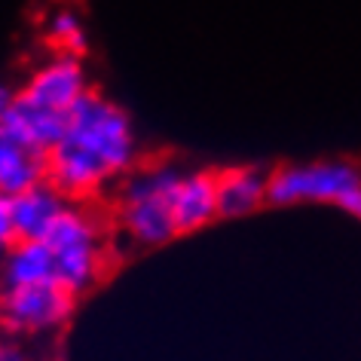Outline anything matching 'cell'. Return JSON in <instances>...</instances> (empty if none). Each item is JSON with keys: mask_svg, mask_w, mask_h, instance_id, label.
<instances>
[{"mask_svg": "<svg viewBox=\"0 0 361 361\" xmlns=\"http://www.w3.org/2000/svg\"><path fill=\"white\" fill-rule=\"evenodd\" d=\"M132 120L107 98L86 92L68 111L59 144L49 150V184L65 196H89L135 166Z\"/></svg>", "mask_w": 361, "mask_h": 361, "instance_id": "cell-1", "label": "cell"}, {"mask_svg": "<svg viewBox=\"0 0 361 361\" xmlns=\"http://www.w3.org/2000/svg\"><path fill=\"white\" fill-rule=\"evenodd\" d=\"M180 169L150 166L126 180L120 193V227L135 245L159 248L178 236L175 184Z\"/></svg>", "mask_w": 361, "mask_h": 361, "instance_id": "cell-2", "label": "cell"}, {"mask_svg": "<svg viewBox=\"0 0 361 361\" xmlns=\"http://www.w3.org/2000/svg\"><path fill=\"white\" fill-rule=\"evenodd\" d=\"M267 202L276 205H340L361 218V171L349 162H303L269 178Z\"/></svg>", "mask_w": 361, "mask_h": 361, "instance_id": "cell-3", "label": "cell"}, {"mask_svg": "<svg viewBox=\"0 0 361 361\" xmlns=\"http://www.w3.org/2000/svg\"><path fill=\"white\" fill-rule=\"evenodd\" d=\"M43 242L56 260V282L68 288L71 294H83L95 285L102 273V236H98L95 221L86 212L68 205L59 214V221L47 230Z\"/></svg>", "mask_w": 361, "mask_h": 361, "instance_id": "cell-4", "label": "cell"}, {"mask_svg": "<svg viewBox=\"0 0 361 361\" xmlns=\"http://www.w3.org/2000/svg\"><path fill=\"white\" fill-rule=\"evenodd\" d=\"M77 297L59 282H37L6 288L4 297V322L16 331H52L74 312Z\"/></svg>", "mask_w": 361, "mask_h": 361, "instance_id": "cell-5", "label": "cell"}, {"mask_svg": "<svg viewBox=\"0 0 361 361\" xmlns=\"http://www.w3.org/2000/svg\"><path fill=\"white\" fill-rule=\"evenodd\" d=\"M86 92H89V80H86V68L80 61V56L59 52L56 59H49L47 65H40L34 71L19 95L31 104L68 114Z\"/></svg>", "mask_w": 361, "mask_h": 361, "instance_id": "cell-6", "label": "cell"}, {"mask_svg": "<svg viewBox=\"0 0 361 361\" xmlns=\"http://www.w3.org/2000/svg\"><path fill=\"white\" fill-rule=\"evenodd\" d=\"M43 180H49V153L28 147L0 126V196L25 193Z\"/></svg>", "mask_w": 361, "mask_h": 361, "instance_id": "cell-7", "label": "cell"}, {"mask_svg": "<svg viewBox=\"0 0 361 361\" xmlns=\"http://www.w3.org/2000/svg\"><path fill=\"white\" fill-rule=\"evenodd\" d=\"M65 209H68L65 193H61L56 184H49V180L28 187L25 193L10 196L16 236L19 239H43L47 230L59 221V214Z\"/></svg>", "mask_w": 361, "mask_h": 361, "instance_id": "cell-8", "label": "cell"}, {"mask_svg": "<svg viewBox=\"0 0 361 361\" xmlns=\"http://www.w3.org/2000/svg\"><path fill=\"white\" fill-rule=\"evenodd\" d=\"M65 123H68V114L31 104V102H25L22 95H16L0 126H4L10 135H16L19 141H25L28 147L49 153L59 144L61 132H65Z\"/></svg>", "mask_w": 361, "mask_h": 361, "instance_id": "cell-9", "label": "cell"}, {"mask_svg": "<svg viewBox=\"0 0 361 361\" xmlns=\"http://www.w3.org/2000/svg\"><path fill=\"white\" fill-rule=\"evenodd\" d=\"M218 218V178L205 171H184L175 184V224L178 233H193Z\"/></svg>", "mask_w": 361, "mask_h": 361, "instance_id": "cell-10", "label": "cell"}, {"mask_svg": "<svg viewBox=\"0 0 361 361\" xmlns=\"http://www.w3.org/2000/svg\"><path fill=\"white\" fill-rule=\"evenodd\" d=\"M4 282L6 288L56 282V260L43 239H19L4 257Z\"/></svg>", "mask_w": 361, "mask_h": 361, "instance_id": "cell-11", "label": "cell"}, {"mask_svg": "<svg viewBox=\"0 0 361 361\" xmlns=\"http://www.w3.org/2000/svg\"><path fill=\"white\" fill-rule=\"evenodd\" d=\"M269 178L251 169H236L218 178V214L224 218H239V214L255 212L267 202Z\"/></svg>", "mask_w": 361, "mask_h": 361, "instance_id": "cell-12", "label": "cell"}, {"mask_svg": "<svg viewBox=\"0 0 361 361\" xmlns=\"http://www.w3.org/2000/svg\"><path fill=\"white\" fill-rule=\"evenodd\" d=\"M47 34H49V43L56 47L59 52L65 56H80L86 49V28L80 22V16L74 10H59L49 16V25H47Z\"/></svg>", "mask_w": 361, "mask_h": 361, "instance_id": "cell-13", "label": "cell"}, {"mask_svg": "<svg viewBox=\"0 0 361 361\" xmlns=\"http://www.w3.org/2000/svg\"><path fill=\"white\" fill-rule=\"evenodd\" d=\"M16 242H19V236H16V224L10 212V196H0V260L10 255Z\"/></svg>", "mask_w": 361, "mask_h": 361, "instance_id": "cell-14", "label": "cell"}, {"mask_svg": "<svg viewBox=\"0 0 361 361\" xmlns=\"http://www.w3.org/2000/svg\"><path fill=\"white\" fill-rule=\"evenodd\" d=\"M0 361H25L19 346H10V343H0Z\"/></svg>", "mask_w": 361, "mask_h": 361, "instance_id": "cell-15", "label": "cell"}, {"mask_svg": "<svg viewBox=\"0 0 361 361\" xmlns=\"http://www.w3.org/2000/svg\"><path fill=\"white\" fill-rule=\"evenodd\" d=\"M13 92L10 89H6L4 83H0V123H4V116H6V111H10V104H13Z\"/></svg>", "mask_w": 361, "mask_h": 361, "instance_id": "cell-16", "label": "cell"}]
</instances>
